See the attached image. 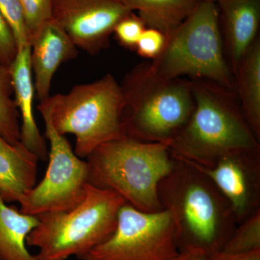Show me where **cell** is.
<instances>
[{
    "label": "cell",
    "mask_w": 260,
    "mask_h": 260,
    "mask_svg": "<svg viewBox=\"0 0 260 260\" xmlns=\"http://www.w3.org/2000/svg\"><path fill=\"white\" fill-rule=\"evenodd\" d=\"M174 159L158 195L175 224L179 250L188 246L208 254L220 250L237 225L230 203L204 173L191 162Z\"/></svg>",
    "instance_id": "1"
},
{
    "label": "cell",
    "mask_w": 260,
    "mask_h": 260,
    "mask_svg": "<svg viewBox=\"0 0 260 260\" xmlns=\"http://www.w3.org/2000/svg\"><path fill=\"white\" fill-rule=\"evenodd\" d=\"M191 81L194 109L168 144L172 156L210 168L226 154L260 150L259 140L243 116L237 94L208 80Z\"/></svg>",
    "instance_id": "2"
},
{
    "label": "cell",
    "mask_w": 260,
    "mask_h": 260,
    "mask_svg": "<svg viewBox=\"0 0 260 260\" xmlns=\"http://www.w3.org/2000/svg\"><path fill=\"white\" fill-rule=\"evenodd\" d=\"M85 160L90 185L117 193L140 211L164 210L158 185L175 164L167 143L124 136L98 147Z\"/></svg>",
    "instance_id": "3"
},
{
    "label": "cell",
    "mask_w": 260,
    "mask_h": 260,
    "mask_svg": "<svg viewBox=\"0 0 260 260\" xmlns=\"http://www.w3.org/2000/svg\"><path fill=\"white\" fill-rule=\"evenodd\" d=\"M126 136L169 144L189 120L194 107L192 81L162 78L148 62L136 65L120 84Z\"/></svg>",
    "instance_id": "4"
},
{
    "label": "cell",
    "mask_w": 260,
    "mask_h": 260,
    "mask_svg": "<svg viewBox=\"0 0 260 260\" xmlns=\"http://www.w3.org/2000/svg\"><path fill=\"white\" fill-rule=\"evenodd\" d=\"M124 203L117 193L88 184L75 208L37 215L39 224L27 237V246L37 248L38 260L79 259L112 235Z\"/></svg>",
    "instance_id": "5"
},
{
    "label": "cell",
    "mask_w": 260,
    "mask_h": 260,
    "mask_svg": "<svg viewBox=\"0 0 260 260\" xmlns=\"http://www.w3.org/2000/svg\"><path fill=\"white\" fill-rule=\"evenodd\" d=\"M148 63L162 78L188 76L192 80H208L237 93L216 3L202 0L191 14L167 36L161 53Z\"/></svg>",
    "instance_id": "6"
},
{
    "label": "cell",
    "mask_w": 260,
    "mask_h": 260,
    "mask_svg": "<svg viewBox=\"0 0 260 260\" xmlns=\"http://www.w3.org/2000/svg\"><path fill=\"white\" fill-rule=\"evenodd\" d=\"M123 95L112 74L90 83L75 85L40 102L56 131L73 135L74 151L85 159L98 147L126 136L121 119Z\"/></svg>",
    "instance_id": "7"
},
{
    "label": "cell",
    "mask_w": 260,
    "mask_h": 260,
    "mask_svg": "<svg viewBox=\"0 0 260 260\" xmlns=\"http://www.w3.org/2000/svg\"><path fill=\"white\" fill-rule=\"evenodd\" d=\"M175 224L167 210L145 213L128 203L114 233L80 260H171L179 252Z\"/></svg>",
    "instance_id": "8"
},
{
    "label": "cell",
    "mask_w": 260,
    "mask_h": 260,
    "mask_svg": "<svg viewBox=\"0 0 260 260\" xmlns=\"http://www.w3.org/2000/svg\"><path fill=\"white\" fill-rule=\"evenodd\" d=\"M38 109L44 119L46 138L49 142V165L42 180L20 200L19 210L32 215L68 211L85 198L88 162L75 154L65 135L56 131L48 113Z\"/></svg>",
    "instance_id": "9"
},
{
    "label": "cell",
    "mask_w": 260,
    "mask_h": 260,
    "mask_svg": "<svg viewBox=\"0 0 260 260\" xmlns=\"http://www.w3.org/2000/svg\"><path fill=\"white\" fill-rule=\"evenodd\" d=\"M133 13L121 0L53 2V20L77 48L92 56L109 47L116 25Z\"/></svg>",
    "instance_id": "10"
},
{
    "label": "cell",
    "mask_w": 260,
    "mask_h": 260,
    "mask_svg": "<svg viewBox=\"0 0 260 260\" xmlns=\"http://www.w3.org/2000/svg\"><path fill=\"white\" fill-rule=\"evenodd\" d=\"M189 162L208 176L226 198L237 224L260 210V150L226 154L210 168Z\"/></svg>",
    "instance_id": "11"
},
{
    "label": "cell",
    "mask_w": 260,
    "mask_h": 260,
    "mask_svg": "<svg viewBox=\"0 0 260 260\" xmlns=\"http://www.w3.org/2000/svg\"><path fill=\"white\" fill-rule=\"evenodd\" d=\"M30 64L38 100L50 96L51 82L63 63L78 56V48L66 32L51 20L40 29L30 42Z\"/></svg>",
    "instance_id": "12"
},
{
    "label": "cell",
    "mask_w": 260,
    "mask_h": 260,
    "mask_svg": "<svg viewBox=\"0 0 260 260\" xmlns=\"http://www.w3.org/2000/svg\"><path fill=\"white\" fill-rule=\"evenodd\" d=\"M219 18L228 62L233 73L258 39L260 0H220Z\"/></svg>",
    "instance_id": "13"
},
{
    "label": "cell",
    "mask_w": 260,
    "mask_h": 260,
    "mask_svg": "<svg viewBox=\"0 0 260 260\" xmlns=\"http://www.w3.org/2000/svg\"><path fill=\"white\" fill-rule=\"evenodd\" d=\"M15 102L21 118L20 142L39 160H48L45 138L41 134L34 114V81L30 64V46L18 49L14 60L10 65Z\"/></svg>",
    "instance_id": "14"
},
{
    "label": "cell",
    "mask_w": 260,
    "mask_h": 260,
    "mask_svg": "<svg viewBox=\"0 0 260 260\" xmlns=\"http://www.w3.org/2000/svg\"><path fill=\"white\" fill-rule=\"evenodd\" d=\"M39 160L21 142L12 145L0 135V196L5 203H19L36 186Z\"/></svg>",
    "instance_id": "15"
},
{
    "label": "cell",
    "mask_w": 260,
    "mask_h": 260,
    "mask_svg": "<svg viewBox=\"0 0 260 260\" xmlns=\"http://www.w3.org/2000/svg\"><path fill=\"white\" fill-rule=\"evenodd\" d=\"M236 91L248 125L260 140V39L243 56L234 73Z\"/></svg>",
    "instance_id": "16"
},
{
    "label": "cell",
    "mask_w": 260,
    "mask_h": 260,
    "mask_svg": "<svg viewBox=\"0 0 260 260\" xmlns=\"http://www.w3.org/2000/svg\"><path fill=\"white\" fill-rule=\"evenodd\" d=\"M38 224L37 215L8 206L0 196V260H38L26 244L27 237Z\"/></svg>",
    "instance_id": "17"
},
{
    "label": "cell",
    "mask_w": 260,
    "mask_h": 260,
    "mask_svg": "<svg viewBox=\"0 0 260 260\" xmlns=\"http://www.w3.org/2000/svg\"><path fill=\"white\" fill-rule=\"evenodd\" d=\"M137 11L146 28L156 29L166 36L178 28L202 0H121Z\"/></svg>",
    "instance_id": "18"
},
{
    "label": "cell",
    "mask_w": 260,
    "mask_h": 260,
    "mask_svg": "<svg viewBox=\"0 0 260 260\" xmlns=\"http://www.w3.org/2000/svg\"><path fill=\"white\" fill-rule=\"evenodd\" d=\"M10 66L0 64V135L8 143L20 142V114L14 99Z\"/></svg>",
    "instance_id": "19"
},
{
    "label": "cell",
    "mask_w": 260,
    "mask_h": 260,
    "mask_svg": "<svg viewBox=\"0 0 260 260\" xmlns=\"http://www.w3.org/2000/svg\"><path fill=\"white\" fill-rule=\"evenodd\" d=\"M260 249V210L237 224L220 250L242 254Z\"/></svg>",
    "instance_id": "20"
},
{
    "label": "cell",
    "mask_w": 260,
    "mask_h": 260,
    "mask_svg": "<svg viewBox=\"0 0 260 260\" xmlns=\"http://www.w3.org/2000/svg\"><path fill=\"white\" fill-rule=\"evenodd\" d=\"M29 44L38 32L48 22L52 20L54 0H20Z\"/></svg>",
    "instance_id": "21"
},
{
    "label": "cell",
    "mask_w": 260,
    "mask_h": 260,
    "mask_svg": "<svg viewBox=\"0 0 260 260\" xmlns=\"http://www.w3.org/2000/svg\"><path fill=\"white\" fill-rule=\"evenodd\" d=\"M0 13L15 38L18 50L30 45L20 0H0Z\"/></svg>",
    "instance_id": "22"
},
{
    "label": "cell",
    "mask_w": 260,
    "mask_h": 260,
    "mask_svg": "<svg viewBox=\"0 0 260 260\" xmlns=\"http://www.w3.org/2000/svg\"><path fill=\"white\" fill-rule=\"evenodd\" d=\"M145 28L146 26L141 19L133 13L118 23L113 34L122 47L135 50Z\"/></svg>",
    "instance_id": "23"
},
{
    "label": "cell",
    "mask_w": 260,
    "mask_h": 260,
    "mask_svg": "<svg viewBox=\"0 0 260 260\" xmlns=\"http://www.w3.org/2000/svg\"><path fill=\"white\" fill-rule=\"evenodd\" d=\"M167 41V36L160 30L146 28L142 34L135 50L146 59H155L161 53Z\"/></svg>",
    "instance_id": "24"
},
{
    "label": "cell",
    "mask_w": 260,
    "mask_h": 260,
    "mask_svg": "<svg viewBox=\"0 0 260 260\" xmlns=\"http://www.w3.org/2000/svg\"><path fill=\"white\" fill-rule=\"evenodd\" d=\"M18 53L15 38L0 13V64L10 66Z\"/></svg>",
    "instance_id": "25"
},
{
    "label": "cell",
    "mask_w": 260,
    "mask_h": 260,
    "mask_svg": "<svg viewBox=\"0 0 260 260\" xmlns=\"http://www.w3.org/2000/svg\"><path fill=\"white\" fill-rule=\"evenodd\" d=\"M207 260H260V249L242 254H232L222 250L214 251L208 254Z\"/></svg>",
    "instance_id": "26"
},
{
    "label": "cell",
    "mask_w": 260,
    "mask_h": 260,
    "mask_svg": "<svg viewBox=\"0 0 260 260\" xmlns=\"http://www.w3.org/2000/svg\"><path fill=\"white\" fill-rule=\"evenodd\" d=\"M208 253L202 248L188 246L181 249L171 260H207Z\"/></svg>",
    "instance_id": "27"
},
{
    "label": "cell",
    "mask_w": 260,
    "mask_h": 260,
    "mask_svg": "<svg viewBox=\"0 0 260 260\" xmlns=\"http://www.w3.org/2000/svg\"><path fill=\"white\" fill-rule=\"evenodd\" d=\"M203 1L211 2V3H215L217 4V3H219L220 0H203Z\"/></svg>",
    "instance_id": "28"
}]
</instances>
